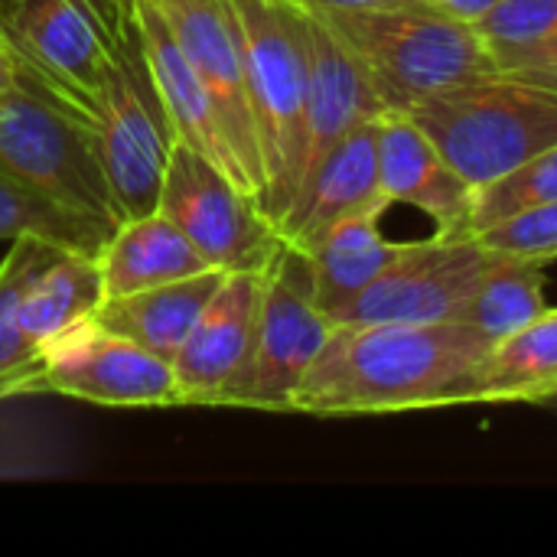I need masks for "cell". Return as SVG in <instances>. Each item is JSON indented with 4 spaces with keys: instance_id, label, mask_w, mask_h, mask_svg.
I'll return each instance as SVG.
<instances>
[{
    "instance_id": "obj_1",
    "label": "cell",
    "mask_w": 557,
    "mask_h": 557,
    "mask_svg": "<svg viewBox=\"0 0 557 557\" xmlns=\"http://www.w3.org/2000/svg\"><path fill=\"white\" fill-rule=\"evenodd\" d=\"M490 349L470 323H333L294 411L346 418L476 405Z\"/></svg>"
},
{
    "instance_id": "obj_2",
    "label": "cell",
    "mask_w": 557,
    "mask_h": 557,
    "mask_svg": "<svg viewBox=\"0 0 557 557\" xmlns=\"http://www.w3.org/2000/svg\"><path fill=\"white\" fill-rule=\"evenodd\" d=\"M346 42L385 111L408 114L418 101L496 72L476 26L424 0L320 13Z\"/></svg>"
},
{
    "instance_id": "obj_3",
    "label": "cell",
    "mask_w": 557,
    "mask_h": 557,
    "mask_svg": "<svg viewBox=\"0 0 557 557\" xmlns=\"http://www.w3.org/2000/svg\"><path fill=\"white\" fill-rule=\"evenodd\" d=\"M408 117L444 160L483 189L557 144V91L490 72L418 101Z\"/></svg>"
},
{
    "instance_id": "obj_4",
    "label": "cell",
    "mask_w": 557,
    "mask_h": 557,
    "mask_svg": "<svg viewBox=\"0 0 557 557\" xmlns=\"http://www.w3.org/2000/svg\"><path fill=\"white\" fill-rule=\"evenodd\" d=\"M248 101L264 163V215L277 225L300 183L304 108H307V36L304 7L290 0H228Z\"/></svg>"
},
{
    "instance_id": "obj_5",
    "label": "cell",
    "mask_w": 557,
    "mask_h": 557,
    "mask_svg": "<svg viewBox=\"0 0 557 557\" xmlns=\"http://www.w3.org/2000/svg\"><path fill=\"white\" fill-rule=\"evenodd\" d=\"M0 166L104 232L121 225L88 124L33 88L0 98Z\"/></svg>"
},
{
    "instance_id": "obj_6",
    "label": "cell",
    "mask_w": 557,
    "mask_h": 557,
    "mask_svg": "<svg viewBox=\"0 0 557 557\" xmlns=\"http://www.w3.org/2000/svg\"><path fill=\"white\" fill-rule=\"evenodd\" d=\"M88 131L121 222L157 212L176 137L137 33L114 46V62L101 85Z\"/></svg>"
},
{
    "instance_id": "obj_7",
    "label": "cell",
    "mask_w": 557,
    "mask_h": 557,
    "mask_svg": "<svg viewBox=\"0 0 557 557\" xmlns=\"http://www.w3.org/2000/svg\"><path fill=\"white\" fill-rule=\"evenodd\" d=\"M330 330L333 320L313 297L310 258L284 242L264 268L251 356L222 405L294 411V395L320 356Z\"/></svg>"
},
{
    "instance_id": "obj_8",
    "label": "cell",
    "mask_w": 557,
    "mask_h": 557,
    "mask_svg": "<svg viewBox=\"0 0 557 557\" xmlns=\"http://www.w3.org/2000/svg\"><path fill=\"white\" fill-rule=\"evenodd\" d=\"M0 42L33 88L91 124L114 46L78 0H0Z\"/></svg>"
},
{
    "instance_id": "obj_9",
    "label": "cell",
    "mask_w": 557,
    "mask_h": 557,
    "mask_svg": "<svg viewBox=\"0 0 557 557\" xmlns=\"http://www.w3.org/2000/svg\"><path fill=\"white\" fill-rule=\"evenodd\" d=\"M219 271H264L284 245L261 202L189 144H173L157 206Z\"/></svg>"
},
{
    "instance_id": "obj_10",
    "label": "cell",
    "mask_w": 557,
    "mask_h": 557,
    "mask_svg": "<svg viewBox=\"0 0 557 557\" xmlns=\"http://www.w3.org/2000/svg\"><path fill=\"white\" fill-rule=\"evenodd\" d=\"M23 395H65L101 408H173L180 388L173 362L144 349L98 317L49 339Z\"/></svg>"
},
{
    "instance_id": "obj_11",
    "label": "cell",
    "mask_w": 557,
    "mask_h": 557,
    "mask_svg": "<svg viewBox=\"0 0 557 557\" xmlns=\"http://www.w3.org/2000/svg\"><path fill=\"white\" fill-rule=\"evenodd\" d=\"M490 251L470 232L405 242L398 258L333 323H463Z\"/></svg>"
},
{
    "instance_id": "obj_12",
    "label": "cell",
    "mask_w": 557,
    "mask_h": 557,
    "mask_svg": "<svg viewBox=\"0 0 557 557\" xmlns=\"http://www.w3.org/2000/svg\"><path fill=\"white\" fill-rule=\"evenodd\" d=\"M173 29L180 49L206 82L219 117L225 124L228 144L242 163L248 189L264 209V163L258 150L248 82H245V59L235 29V16L228 0H153Z\"/></svg>"
},
{
    "instance_id": "obj_13",
    "label": "cell",
    "mask_w": 557,
    "mask_h": 557,
    "mask_svg": "<svg viewBox=\"0 0 557 557\" xmlns=\"http://www.w3.org/2000/svg\"><path fill=\"white\" fill-rule=\"evenodd\" d=\"M264 271H228L173 359L180 405H222L235 379L242 375L258 307Z\"/></svg>"
},
{
    "instance_id": "obj_14",
    "label": "cell",
    "mask_w": 557,
    "mask_h": 557,
    "mask_svg": "<svg viewBox=\"0 0 557 557\" xmlns=\"http://www.w3.org/2000/svg\"><path fill=\"white\" fill-rule=\"evenodd\" d=\"M304 36H307V108H304L300 183L346 134H352L366 121H375L385 111L366 72L359 69L346 42L333 33V26L320 13L304 10Z\"/></svg>"
},
{
    "instance_id": "obj_15",
    "label": "cell",
    "mask_w": 557,
    "mask_h": 557,
    "mask_svg": "<svg viewBox=\"0 0 557 557\" xmlns=\"http://www.w3.org/2000/svg\"><path fill=\"white\" fill-rule=\"evenodd\" d=\"M134 20H137V36H140V46H144L147 65H150V75H153L160 104H163V111L170 117L173 137L180 144H189L202 157H209L245 193H251L248 180L242 173V163H238V157H235V150L228 144L219 108H215L206 82L199 78V72L193 69V62L180 49V42H176L173 29L166 26L160 7L153 0H134Z\"/></svg>"
},
{
    "instance_id": "obj_16",
    "label": "cell",
    "mask_w": 557,
    "mask_h": 557,
    "mask_svg": "<svg viewBox=\"0 0 557 557\" xmlns=\"http://www.w3.org/2000/svg\"><path fill=\"white\" fill-rule=\"evenodd\" d=\"M379 193L434 219L437 232H467L473 186L444 160L434 140L401 111L375 117Z\"/></svg>"
},
{
    "instance_id": "obj_17",
    "label": "cell",
    "mask_w": 557,
    "mask_h": 557,
    "mask_svg": "<svg viewBox=\"0 0 557 557\" xmlns=\"http://www.w3.org/2000/svg\"><path fill=\"white\" fill-rule=\"evenodd\" d=\"M388 202L379 193V157H375V121L359 124L346 134L300 183L294 202L287 206L277 232L287 245L307 251L320 242L339 219ZM392 206V202H388Z\"/></svg>"
},
{
    "instance_id": "obj_18",
    "label": "cell",
    "mask_w": 557,
    "mask_h": 557,
    "mask_svg": "<svg viewBox=\"0 0 557 557\" xmlns=\"http://www.w3.org/2000/svg\"><path fill=\"white\" fill-rule=\"evenodd\" d=\"M98 268L104 281V300L212 271L196 245L160 209L124 219L104 242Z\"/></svg>"
},
{
    "instance_id": "obj_19",
    "label": "cell",
    "mask_w": 557,
    "mask_h": 557,
    "mask_svg": "<svg viewBox=\"0 0 557 557\" xmlns=\"http://www.w3.org/2000/svg\"><path fill=\"white\" fill-rule=\"evenodd\" d=\"M385 209L388 202H379L339 219L320 242L304 251L310 258L317 307L330 320L346 304H352L405 248V242H392L382 235L379 222Z\"/></svg>"
},
{
    "instance_id": "obj_20",
    "label": "cell",
    "mask_w": 557,
    "mask_h": 557,
    "mask_svg": "<svg viewBox=\"0 0 557 557\" xmlns=\"http://www.w3.org/2000/svg\"><path fill=\"white\" fill-rule=\"evenodd\" d=\"M228 271H202L183 281H170L160 287H147L137 294H124V297H111L98 307V320L124 336H131L134 343H140L144 349L157 352L160 359L173 362L176 352L183 349L186 336L193 333L196 320L202 317L206 304L215 297L222 277Z\"/></svg>"
},
{
    "instance_id": "obj_21",
    "label": "cell",
    "mask_w": 557,
    "mask_h": 557,
    "mask_svg": "<svg viewBox=\"0 0 557 557\" xmlns=\"http://www.w3.org/2000/svg\"><path fill=\"white\" fill-rule=\"evenodd\" d=\"M104 304V281L98 258L52 248L33 271L20 297V323L29 343L42 352L49 339L98 313Z\"/></svg>"
},
{
    "instance_id": "obj_22",
    "label": "cell",
    "mask_w": 557,
    "mask_h": 557,
    "mask_svg": "<svg viewBox=\"0 0 557 557\" xmlns=\"http://www.w3.org/2000/svg\"><path fill=\"white\" fill-rule=\"evenodd\" d=\"M552 392H557V307L490 349L476 405H539Z\"/></svg>"
},
{
    "instance_id": "obj_23",
    "label": "cell",
    "mask_w": 557,
    "mask_h": 557,
    "mask_svg": "<svg viewBox=\"0 0 557 557\" xmlns=\"http://www.w3.org/2000/svg\"><path fill=\"white\" fill-rule=\"evenodd\" d=\"M545 310V264L519 255L490 251L463 323H470L496 346L499 339L512 336Z\"/></svg>"
},
{
    "instance_id": "obj_24",
    "label": "cell",
    "mask_w": 557,
    "mask_h": 557,
    "mask_svg": "<svg viewBox=\"0 0 557 557\" xmlns=\"http://www.w3.org/2000/svg\"><path fill=\"white\" fill-rule=\"evenodd\" d=\"M476 36L496 72H532L557 55V0H496Z\"/></svg>"
},
{
    "instance_id": "obj_25",
    "label": "cell",
    "mask_w": 557,
    "mask_h": 557,
    "mask_svg": "<svg viewBox=\"0 0 557 557\" xmlns=\"http://www.w3.org/2000/svg\"><path fill=\"white\" fill-rule=\"evenodd\" d=\"M52 248L55 245L39 238H16L0 261V401L20 398L36 369L39 349L29 343L20 323V297Z\"/></svg>"
},
{
    "instance_id": "obj_26",
    "label": "cell",
    "mask_w": 557,
    "mask_h": 557,
    "mask_svg": "<svg viewBox=\"0 0 557 557\" xmlns=\"http://www.w3.org/2000/svg\"><path fill=\"white\" fill-rule=\"evenodd\" d=\"M16 238H39L55 248L98 258L111 232L59 209L0 166V242Z\"/></svg>"
},
{
    "instance_id": "obj_27",
    "label": "cell",
    "mask_w": 557,
    "mask_h": 557,
    "mask_svg": "<svg viewBox=\"0 0 557 557\" xmlns=\"http://www.w3.org/2000/svg\"><path fill=\"white\" fill-rule=\"evenodd\" d=\"M557 199V144L535 153L512 173L499 176L496 183L483 186L473 193V209H470V225L467 232L476 235L516 212L545 206Z\"/></svg>"
},
{
    "instance_id": "obj_28",
    "label": "cell",
    "mask_w": 557,
    "mask_h": 557,
    "mask_svg": "<svg viewBox=\"0 0 557 557\" xmlns=\"http://www.w3.org/2000/svg\"><path fill=\"white\" fill-rule=\"evenodd\" d=\"M480 245L490 251H503V255H519V258H532V261H555L557 258V199L516 212L483 232H476Z\"/></svg>"
},
{
    "instance_id": "obj_29",
    "label": "cell",
    "mask_w": 557,
    "mask_h": 557,
    "mask_svg": "<svg viewBox=\"0 0 557 557\" xmlns=\"http://www.w3.org/2000/svg\"><path fill=\"white\" fill-rule=\"evenodd\" d=\"M78 3L98 20V26L111 39V46H121L137 33L134 0H78Z\"/></svg>"
},
{
    "instance_id": "obj_30",
    "label": "cell",
    "mask_w": 557,
    "mask_h": 557,
    "mask_svg": "<svg viewBox=\"0 0 557 557\" xmlns=\"http://www.w3.org/2000/svg\"><path fill=\"white\" fill-rule=\"evenodd\" d=\"M424 3L460 20V23H470V26H476L496 7V0H424Z\"/></svg>"
},
{
    "instance_id": "obj_31",
    "label": "cell",
    "mask_w": 557,
    "mask_h": 557,
    "mask_svg": "<svg viewBox=\"0 0 557 557\" xmlns=\"http://www.w3.org/2000/svg\"><path fill=\"white\" fill-rule=\"evenodd\" d=\"M313 13H343V10H369V7H392V3H418V0H290Z\"/></svg>"
},
{
    "instance_id": "obj_32",
    "label": "cell",
    "mask_w": 557,
    "mask_h": 557,
    "mask_svg": "<svg viewBox=\"0 0 557 557\" xmlns=\"http://www.w3.org/2000/svg\"><path fill=\"white\" fill-rule=\"evenodd\" d=\"M23 88V75H20V62L13 59V52L0 42V98Z\"/></svg>"
},
{
    "instance_id": "obj_33",
    "label": "cell",
    "mask_w": 557,
    "mask_h": 557,
    "mask_svg": "<svg viewBox=\"0 0 557 557\" xmlns=\"http://www.w3.org/2000/svg\"><path fill=\"white\" fill-rule=\"evenodd\" d=\"M516 78H525V82H532V85H545V88H555L557 91V55L552 62L532 69V72H522V75H516Z\"/></svg>"
},
{
    "instance_id": "obj_34",
    "label": "cell",
    "mask_w": 557,
    "mask_h": 557,
    "mask_svg": "<svg viewBox=\"0 0 557 557\" xmlns=\"http://www.w3.org/2000/svg\"><path fill=\"white\" fill-rule=\"evenodd\" d=\"M535 408H545V411H552V414H557V392H552V395H545Z\"/></svg>"
}]
</instances>
